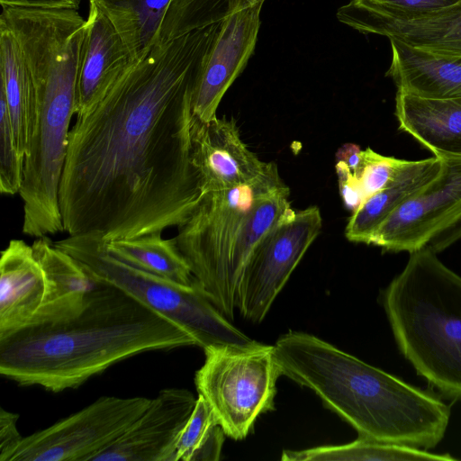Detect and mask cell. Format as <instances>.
Segmentation results:
<instances>
[{"instance_id": "4dcf8cb0", "label": "cell", "mask_w": 461, "mask_h": 461, "mask_svg": "<svg viewBox=\"0 0 461 461\" xmlns=\"http://www.w3.org/2000/svg\"><path fill=\"white\" fill-rule=\"evenodd\" d=\"M339 190L345 207L355 212L365 201V195L358 178L342 160H336Z\"/></svg>"}, {"instance_id": "ac0fdd59", "label": "cell", "mask_w": 461, "mask_h": 461, "mask_svg": "<svg viewBox=\"0 0 461 461\" xmlns=\"http://www.w3.org/2000/svg\"><path fill=\"white\" fill-rule=\"evenodd\" d=\"M389 41L392 61L386 76L397 91L429 99L461 97V56Z\"/></svg>"}, {"instance_id": "3957f363", "label": "cell", "mask_w": 461, "mask_h": 461, "mask_svg": "<svg viewBox=\"0 0 461 461\" xmlns=\"http://www.w3.org/2000/svg\"><path fill=\"white\" fill-rule=\"evenodd\" d=\"M273 346L282 375L312 391L359 437L425 449L444 438L450 410L431 394L312 334L289 331Z\"/></svg>"}, {"instance_id": "603a6c76", "label": "cell", "mask_w": 461, "mask_h": 461, "mask_svg": "<svg viewBox=\"0 0 461 461\" xmlns=\"http://www.w3.org/2000/svg\"><path fill=\"white\" fill-rule=\"evenodd\" d=\"M105 247L125 263L174 283L193 285L196 282L174 238L164 239L162 233H151L108 241Z\"/></svg>"}, {"instance_id": "4316f807", "label": "cell", "mask_w": 461, "mask_h": 461, "mask_svg": "<svg viewBox=\"0 0 461 461\" xmlns=\"http://www.w3.org/2000/svg\"><path fill=\"white\" fill-rule=\"evenodd\" d=\"M224 431L206 401L198 395L176 443L175 461H217Z\"/></svg>"}, {"instance_id": "7402d4cb", "label": "cell", "mask_w": 461, "mask_h": 461, "mask_svg": "<svg viewBox=\"0 0 461 461\" xmlns=\"http://www.w3.org/2000/svg\"><path fill=\"white\" fill-rule=\"evenodd\" d=\"M441 167L442 159L435 156L420 160H405L389 185L367 197L352 212L345 229L346 238L352 242L370 244L378 227L436 178Z\"/></svg>"}, {"instance_id": "cb8c5ba5", "label": "cell", "mask_w": 461, "mask_h": 461, "mask_svg": "<svg viewBox=\"0 0 461 461\" xmlns=\"http://www.w3.org/2000/svg\"><path fill=\"white\" fill-rule=\"evenodd\" d=\"M108 17L134 60L158 44L160 25L171 0H89Z\"/></svg>"}, {"instance_id": "52a82bcc", "label": "cell", "mask_w": 461, "mask_h": 461, "mask_svg": "<svg viewBox=\"0 0 461 461\" xmlns=\"http://www.w3.org/2000/svg\"><path fill=\"white\" fill-rule=\"evenodd\" d=\"M78 68L60 66L39 78L41 101L36 134L24 157L23 232L32 237L64 231L59 201L69 126L75 114Z\"/></svg>"}, {"instance_id": "ffe728a7", "label": "cell", "mask_w": 461, "mask_h": 461, "mask_svg": "<svg viewBox=\"0 0 461 461\" xmlns=\"http://www.w3.org/2000/svg\"><path fill=\"white\" fill-rule=\"evenodd\" d=\"M395 116L399 129L435 157H461V97L429 99L397 91Z\"/></svg>"}, {"instance_id": "484cf974", "label": "cell", "mask_w": 461, "mask_h": 461, "mask_svg": "<svg viewBox=\"0 0 461 461\" xmlns=\"http://www.w3.org/2000/svg\"><path fill=\"white\" fill-rule=\"evenodd\" d=\"M266 0H171L160 25L158 44L221 22L239 10Z\"/></svg>"}, {"instance_id": "e575fe53", "label": "cell", "mask_w": 461, "mask_h": 461, "mask_svg": "<svg viewBox=\"0 0 461 461\" xmlns=\"http://www.w3.org/2000/svg\"><path fill=\"white\" fill-rule=\"evenodd\" d=\"M362 158V149L359 146L348 143L343 145L336 154V160L344 161L356 176Z\"/></svg>"}, {"instance_id": "8992f818", "label": "cell", "mask_w": 461, "mask_h": 461, "mask_svg": "<svg viewBox=\"0 0 461 461\" xmlns=\"http://www.w3.org/2000/svg\"><path fill=\"white\" fill-rule=\"evenodd\" d=\"M54 244L76 258L93 281L115 286L184 326L203 349L256 342L210 302L197 282L179 285L127 264L108 252L97 233L68 235Z\"/></svg>"}, {"instance_id": "5bb4252c", "label": "cell", "mask_w": 461, "mask_h": 461, "mask_svg": "<svg viewBox=\"0 0 461 461\" xmlns=\"http://www.w3.org/2000/svg\"><path fill=\"white\" fill-rule=\"evenodd\" d=\"M195 401L185 389L161 390L128 429L91 461H175L177 438Z\"/></svg>"}, {"instance_id": "d4e9b609", "label": "cell", "mask_w": 461, "mask_h": 461, "mask_svg": "<svg viewBox=\"0 0 461 461\" xmlns=\"http://www.w3.org/2000/svg\"><path fill=\"white\" fill-rule=\"evenodd\" d=\"M283 461H396L456 460L448 454H435L419 447L359 437L343 445L320 446L302 450H284Z\"/></svg>"}, {"instance_id": "6da1fadb", "label": "cell", "mask_w": 461, "mask_h": 461, "mask_svg": "<svg viewBox=\"0 0 461 461\" xmlns=\"http://www.w3.org/2000/svg\"><path fill=\"white\" fill-rule=\"evenodd\" d=\"M220 23L155 45L76 115L59 190L68 235L133 239L193 213L192 102Z\"/></svg>"}, {"instance_id": "7a4b0ae2", "label": "cell", "mask_w": 461, "mask_h": 461, "mask_svg": "<svg viewBox=\"0 0 461 461\" xmlns=\"http://www.w3.org/2000/svg\"><path fill=\"white\" fill-rule=\"evenodd\" d=\"M190 346L197 342L184 326L126 292L96 282L75 316L0 339V375L20 385L59 393L133 356Z\"/></svg>"}, {"instance_id": "4fadbf2b", "label": "cell", "mask_w": 461, "mask_h": 461, "mask_svg": "<svg viewBox=\"0 0 461 461\" xmlns=\"http://www.w3.org/2000/svg\"><path fill=\"white\" fill-rule=\"evenodd\" d=\"M262 2L239 10L220 23V29L197 81L192 114L202 122L216 116L229 87L244 70L254 52L260 27Z\"/></svg>"}, {"instance_id": "f1b7e54d", "label": "cell", "mask_w": 461, "mask_h": 461, "mask_svg": "<svg viewBox=\"0 0 461 461\" xmlns=\"http://www.w3.org/2000/svg\"><path fill=\"white\" fill-rule=\"evenodd\" d=\"M404 162V159L383 156L370 148L362 150L356 176L361 185L365 200L389 185Z\"/></svg>"}, {"instance_id": "9c48e42d", "label": "cell", "mask_w": 461, "mask_h": 461, "mask_svg": "<svg viewBox=\"0 0 461 461\" xmlns=\"http://www.w3.org/2000/svg\"><path fill=\"white\" fill-rule=\"evenodd\" d=\"M147 397L103 396L23 438L3 461H91L114 443L150 403Z\"/></svg>"}, {"instance_id": "d6986e66", "label": "cell", "mask_w": 461, "mask_h": 461, "mask_svg": "<svg viewBox=\"0 0 461 461\" xmlns=\"http://www.w3.org/2000/svg\"><path fill=\"white\" fill-rule=\"evenodd\" d=\"M32 246L45 276L46 293L42 307L30 325L63 321L80 312L96 282L48 236L37 238Z\"/></svg>"}, {"instance_id": "d6a6232c", "label": "cell", "mask_w": 461, "mask_h": 461, "mask_svg": "<svg viewBox=\"0 0 461 461\" xmlns=\"http://www.w3.org/2000/svg\"><path fill=\"white\" fill-rule=\"evenodd\" d=\"M0 3L1 6L78 11L80 0H0Z\"/></svg>"}, {"instance_id": "277c9868", "label": "cell", "mask_w": 461, "mask_h": 461, "mask_svg": "<svg viewBox=\"0 0 461 461\" xmlns=\"http://www.w3.org/2000/svg\"><path fill=\"white\" fill-rule=\"evenodd\" d=\"M289 188L273 166L258 177L202 196L174 237L199 286L229 320L246 266L263 237L293 212Z\"/></svg>"}, {"instance_id": "f546056e", "label": "cell", "mask_w": 461, "mask_h": 461, "mask_svg": "<svg viewBox=\"0 0 461 461\" xmlns=\"http://www.w3.org/2000/svg\"><path fill=\"white\" fill-rule=\"evenodd\" d=\"M374 12L392 16L411 18L429 15L452 8L461 0H352Z\"/></svg>"}, {"instance_id": "44dd1931", "label": "cell", "mask_w": 461, "mask_h": 461, "mask_svg": "<svg viewBox=\"0 0 461 461\" xmlns=\"http://www.w3.org/2000/svg\"><path fill=\"white\" fill-rule=\"evenodd\" d=\"M0 77L15 143L25 157L38 129L41 102L17 41L2 25Z\"/></svg>"}, {"instance_id": "83f0119b", "label": "cell", "mask_w": 461, "mask_h": 461, "mask_svg": "<svg viewBox=\"0 0 461 461\" xmlns=\"http://www.w3.org/2000/svg\"><path fill=\"white\" fill-rule=\"evenodd\" d=\"M24 157L15 143L6 100L0 91V191L19 193L23 184Z\"/></svg>"}, {"instance_id": "836d02e7", "label": "cell", "mask_w": 461, "mask_h": 461, "mask_svg": "<svg viewBox=\"0 0 461 461\" xmlns=\"http://www.w3.org/2000/svg\"><path fill=\"white\" fill-rule=\"evenodd\" d=\"M461 239V216L435 237L426 247L436 253L442 251Z\"/></svg>"}, {"instance_id": "e0dca14e", "label": "cell", "mask_w": 461, "mask_h": 461, "mask_svg": "<svg viewBox=\"0 0 461 461\" xmlns=\"http://www.w3.org/2000/svg\"><path fill=\"white\" fill-rule=\"evenodd\" d=\"M45 293V276L32 246L11 240L0 258V339L32 323Z\"/></svg>"}, {"instance_id": "1f68e13d", "label": "cell", "mask_w": 461, "mask_h": 461, "mask_svg": "<svg viewBox=\"0 0 461 461\" xmlns=\"http://www.w3.org/2000/svg\"><path fill=\"white\" fill-rule=\"evenodd\" d=\"M18 414L0 410V461L14 449L22 441L23 437L18 431L16 423Z\"/></svg>"}, {"instance_id": "8fae6325", "label": "cell", "mask_w": 461, "mask_h": 461, "mask_svg": "<svg viewBox=\"0 0 461 461\" xmlns=\"http://www.w3.org/2000/svg\"><path fill=\"white\" fill-rule=\"evenodd\" d=\"M441 159L438 176L395 210L375 231L370 244L411 254L461 216V157Z\"/></svg>"}, {"instance_id": "2e32d148", "label": "cell", "mask_w": 461, "mask_h": 461, "mask_svg": "<svg viewBox=\"0 0 461 461\" xmlns=\"http://www.w3.org/2000/svg\"><path fill=\"white\" fill-rule=\"evenodd\" d=\"M113 24L89 1L82 41L75 115L85 112L135 62Z\"/></svg>"}, {"instance_id": "30bf717a", "label": "cell", "mask_w": 461, "mask_h": 461, "mask_svg": "<svg viewBox=\"0 0 461 461\" xmlns=\"http://www.w3.org/2000/svg\"><path fill=\"white\" fill-rule=\"evenodd\" d=\"M317 206L294 211L259 241L244 270L237 309L244 319L261 322L303 255L320 234Z\"/></svg>"}, {"instance_id": "5b68a950", "label": "cell", "mask_w": 461, "mask_h": 461, "mask_svg": "<svg viewBox=\"0 0 461 461\" xmlns=\"http://www.w3.org/2000/svg\"><path fill=\"white\" fill-rule=\"evenodd\" d=\"M383 303L404 357L443 393L461 398V276L424 247L411 253Z\"/></svg>"}, {"instance_id": "9a60e30c", "label": "cell", "mask_w": 461, "mask_h": 461, "mask_svg": "<svg viewBox=\"0 0 461 461\" xmlns=\"http://www.w3.org/2000/svg\"><path fill=\"white\" fill-rule=\"evenodd\" d=\"M338 20L362 33H375L389 40L428 50L461 56V4L429 15L402 18L384 15L352 0L337 11Z\"/></svg>"}, {"instance_id": "ba28073f", "label": "cell", "mask_w": 461, "mask_h": 461, "mask_svg": "<svg viewBox=\"0 0 461 461\" xmlns=\"http://www.w3.org/2000/svg\"><path fill=\"white\" fill-rule=\"evenodd\" d=\"M205 359L195 372L198 395L208 403L225 435L244 439L259 415L275 409L281 371L274 346L256 341L248 346L203 348Z\"/></svg>"}, {"instance_id": "7c38bea8", "label": "cell", "mask_w": 461, "mask_h": 461, "mask_svg": "<svg viewBox=\"0 0 461 461\" xmlns=\"http://www.w3.org/2000/svg\"><path fill=\"white\" fill-rule=\"evenodd\" d=\"M190 157L202 196L248 183L274 164L260 160L242 141L236 122L225 117L192 116Z\"/></svg>"}]
</instances>
